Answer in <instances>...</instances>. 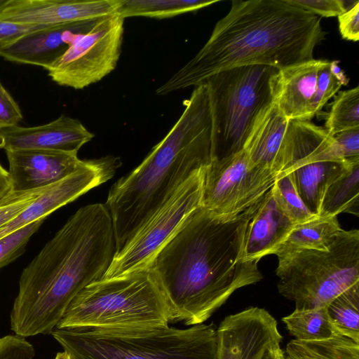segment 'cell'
<instances>
[{"label": "cell", "instance_id": "obj_41", "mask_svg": "<svg viewBox=\"0 0 359 359\" xmlns=\"http://www.w3.org/2000/svg\"><path fill=\"white\" fill-rule=\"evenodd\" d=\"M283 351L280 346V344H274L269 347L264 353L261 359H285Z\"/></svg>", "mask_w": 359, "mask_h": 359}, {"label": "cell", "instance_id": "obj_40", "mask_svg": "<svg viewBox=\"0 0 359 359\" xmlns=\"http://www.w3.org/2000/svg\"><path fill=\"white\" fill-rule=\"evenodd\" d=\"M330 70L332 76L341 84L346 85L348 79L341 68L339 66V62L337 60L330 61Z\"/></svg>", "mask_w": 359, "mask_h": 359}, {"label": "cell", "instance_id": "obj_12", "mask_svg": "<svg viewBox=\"0 0 359 359\" xmlns=\"http://www.w3.org/2000/svg\"><path fill=\"white\" fill-rule=\"evenodd\" d=\"M276 177L252 164L243 150L215 157L204 169L200 205L219 215L240 212L260 201Z\"/></svg>", "mask_w": 359, "mask_h": 359}, {"label": "cell", "instance_id": "obj_3", "mask_svg": "<svg viewBox=\"0 0 359 359\" xmlns=\"http://www.w3.org/2000/svg\"><path fill=\"white\" fill-rule=\"evenodd\" d=\"M325 34L319 16L286 0H234L204 46L156 93L195 87L236 67L262 65L280 69L311 60Z\"/></svg>", "mask_w": 359, "mask_h": 359}, {"label": "cell", "instance_id": "obj_11", "mask_svg": "<svg viewBox=\"0 0 359 359\" xmlns=\"http://www.w3.org/2000/svg\"><path fill=\"white\" fill-rule=\"evenodd\" d=\"M124 20L118 13L97 20L47 69L48 76L60 86L81 90L110 74L121 53Z\"/></svg>", "mask_w": 359, "mask_h": 359}, {"label": "cell", "instance_id": "obj_21", "mask_svg": "<svg viewBox=\"0 0 359 359\" xmlns=\"http://www.w3.org/2000/svg\"><path fill=\"white\" fill-rule=\"evenodd\" d=\"M288 120L273 100L257 114L243 151L250 162L277 175V164Z\"/></svg>", "mask_w": 359, "mask_h": 359}, {"label": "cell", "instance_id": "obj_31", "mask_svg": "<svg viewBox=\"0 0 359 359\" xmlns=\"http://www.w3.org/2000/svg\"><path fill=\"white\" fill-rule=\"evenodd\" d=\"M341 86L330 72V61L324 60L318 72L316 91L312 103L313 116L321 111L327 101L336 95Z\"/></svg>", "mask_w": 359, "mask_h": 359}, {"label": "cell", "instance_id": "obj_44", "mask_svg": "<svg viewBox=\"0 0 359 359\" xmlns=\"http://www.w3.org/2000/svg\"><path fill=\"white\" fill-rule=\"evenodd\" d=\"M285 359H292V358H289V357L286 356V357L285 358Z\"/></svg>", "mask_w": 359, "mask_h": 359}, {"label": "cell", "instance_id": "obj_37", "mask_svg": "<svg viewBox=\"0 0 359 359\" xmlns=\"http://www.w3.org/2000/svg\"><path fill=\"white\" fill-rule=\"evenodd\" d=\"M22 118L18 104L0 82V130L18 126Z\"/></svg>", "mask_w": 359, "mask_h": 359}, {"label": "cell", "instance_id": "obj_30", "mask_svg": "<svg viewBox=\"0 0 359 359\" xmlns=\"http://www.w3.org/2000/svg\"><path fill=\"white\" fill-rule=\"evenodd\" d=\"M46 218L39 219L0 239V269L18 258Z\"/></svg>", "mask_w": 359, "mask_h": 359}, {"label": "cell", "instance_id": "obj_9", "mask_svg": "<svg viewBox=\"0 0 359 359\" xmlns=\"http://www.w3.org/2000/svg\"><path fill=\"white\" fill-rule=\"evenodd\" d=\"M351 161L339 157L334 137L325 128L309 121H290L278 156L277 175L290 172L302 200L318 215L325 189Z\"/></svg>", "mask_w": 359, "mask_h": 359}, {"label": "cell", "instance_id": "obj_42", "mask_svg": "<svg viewBox=\"0 0 359 359\" xmlns=\"http://www.w3.org/2000/svg\"><path fill=\"white\" fill-rule=\"evenodd\" d=\"M55 359H72V358L68 353L64 351L57 353Z\"/></svg>", "mask_w": 359, "mask_h": 359}, {"label": "cell", "instance_id": "obj_24", "mask_svg": "<svg viewBox=\"0 0 359 359\" xmlns=\"http://www.w3.org/2000/svg\"><path fill=\"white\" fill-rule=\"evenodd\" d=\"M292 359H359V343L340 334L320 341L292 339L286 346Z\"/></svg>", "mask_w": 359, "mask_h": 359}, {"label": "cell", "instance_id": "obj_18", "mask_svg": "<svg viewBox=\"0 0 359 359\" xmlns=\"http://www.w3.org/2000/svg\"><path fill=\"white\" fill-rule=\"evenodd\" d=\"M96 20L57 25L32 32L4 48L0 57L18 64L40 66L47 70L93 27Z\"/></svg>", "mask_w": 359, "mask_h": 359}, {"label": "cell", "instance_id": "obj_27", "mask_svg": "<svg viewBox=\"0 0 359 359\" xmlns=\"http://www.w3.org/2000/svg\"><path fill=\"white\" fill-rule=\"evenodd\" d=\"M282 321L289 333L299 341H320L337 334L328 319L326 307L303 311L294 310L283 317Z\"/></svg>", "mask_w": 359, "mask_h": 359}, {"label": "cell", "instance_id": "obj_23", "mask_svg": "<svg viewBox=\"0 0 359 359\" xmlns=\"http://www.w3.org/2000/svg\"><path fill=\"white\" fill-rule=\"evenodd\" d=\"M341 212L359 215V159L351 161L327 187L318 216L337 217Z\"/></svg>", "mask_w": 359, "mask_h": 359}, {"label": "cell", "instance_id": "obj_10", "mask_svg": "<svg viewBox=\"0 0 359 359\" xmlns=\"http://www.w3.org/2000/svg\"><path fill=\"white\" fill-rule=\"evenodd\" d=\"M205 168L192 173L168 202L120 251L114 254L102 278H114L148 268L187 217L200 206Z\"/></svg>", "mask_w": 359, "mask_h": 359}, {"label": "cell", "instance_id": "obj_4", "mask_svg": "<svg viewBox=\"0 0 359 359\" xmlns=\"http://www.w3.org/2000/svg\"><path fill=\"white\" fill-rule=\"evenodd\" d=\"M183 104L181 116L163 139L109 191L105 206L112 220L116 252L192 173L217 157L213 100L208 83L195 86Z\"/></svg>", "mask_w": 359, "mask_h": 359}, {"label": "cell", "instance_id": "obj_43", "mask_svg": "<svg viewBox=\"0 0 359 359\" xmlns=\"http://www.w3.org/2000/svg\"><path fill=\"white\" fill-rule=\"evenodd\" d=\"M7 0H0V9L4 6Z\"/></svg>", "mask_w": 359, "mask_h": 359}, {"label": "cell", "instance_id": "obj_1", "mask_svg": "<svg viewBox=\"0 0 359 359\" xmlns=\"http://www.w3.org/2000/svg\"><path fill=\"white\" fill-rule=\"evenodd\" d=\"M261 200L228 215L200 205L154 257L148 268L165 294L172 322L203 324L236 290L263 278L258 262L243 259L245 231Z\"/></svg>", "mask_w": 359, "mask_h": 359}, {"label": "cell", "instance_id": "obj_33", "mask_svg": "<svg viewBox=\"0 0 359 359\" xmlns=\"http://www.w3.org/2000/svg\"><path fill=\"white\" fill-rule=\"evenodd\" d=\"M34 346L25 337L6 335L0 338V359H34Z\"/></svg>", "mask_w": 359, "mask_h": 359}, {"label": "cell", "instance_id": "obj_6", "mask_svg": "<svg viewBox=\"0 0 359 359\" xmlns=\"http://www.w3.org/2000/svg\"><path fill=\"white\" fill-rule=\"evenodd\" d=\"M172 313L154 273L144 269L102 278L71 302L57 328H107L168 325Z\"/></svg>", "mask_w": 359, "mask_h": 359}, {"label": "cell", "instance_id": "obj_16", "mask_svg": "<svg viewBox=\"0 0 359 359\" xmlns=\"http://www.w3.org/2000/svg\"><path fill=\"white\" fill-rule=\"evenodd\" d=\"M13 191H27L54 184L83 167L77 153L27 149L6 151Z\"/></svg>", "mask_w": 359, "mask_h": 359}, {"label": "cell", "instance_id": "obj_14", "mask_svg": "<svg viewBox=\"0 0 359 359\" xmlns=\"http://www.w3.org/2000/svg\"><path fill=\"white\" fill-rule=\"evenodd\" d=\"M114 177V170L104 158L90 159L65 179L50 186L22 212L0 226V239L72 202L89 190Z\"/></svg>", "mask_w": 359, "mask_h": 359}, {"label": "cell", "instance_id": "obj_36", "mask_svg": "<svg viewBox=\"0 0 359 359\" xmlns=\"http://www.w3.org/2000/svg\"><path fill=\"white\" fill-rule=\"evenodd\" d=\"M54 25H36L0 21V53L21 37Z\"/></svg>", "mask_w": 359, "mask_h": 359}, {"label": "cell", "instance_id": "obj_2", "mask_svg": "<svg viewBox=\"0 0 359 359\" xmlns=\"http://www.w3.org/2000/svg\"><path fill=\"white\" fill-rule=\"evenodd\" d=\"M115 252L105 205L79 208L23 269L11 330L22 337L50 334L73 299L104 277Z\"/></svg>", "mask_w": 359, "mask_h": 359}, {"label": "cell", "instance_id": "obj_19", "mask_svg": "<svg viewBox=\"0 0 359 359\" xmlns=\"http://www.w3.org/2000/svg\"><path fill=\"white\" fill-rule=\"evenodd\" d=\"M324 60L312 59L278 70L273 79V102L290 121H310L318 72Z\"/></svg>", "mask_w": 359, "mask_h": 359}, {"label": "cell", "instance_id": "obj_35", "mask_svg": "<svg viewBox=\"0 0 359 359\" xmlns=\"http://www.w3.org/2000/svg\"><path fill=\"white\" fill-rule=\"evenodd\" d=\"M333 137L340 158L347 161L359 159V128L342 131Z\"/></svg>", "mask_w": 359, "mask_h": 359}, {"label": "cell", "instance_id": "obj_22", "mask_svg": "<svg viewBox=\"0 0 359 359\" xmlns=\"http://www.w3.org/2000/svg\"><path fill=\"white\" fill-rule=\"evenodd\" d=\"M341 230L337 216H317L295 224L273 255L278 257L302 250H327Z\"/></svg>", "mask_w": 359, "mask_h": 359}, {"label": "cell", "instance_id": "obj_15", "mask_svg": "<svg viewBox=\"0 0 359 359\" xmlns=\"http://www.w3.org/2000/svg\"><path fill=\"white\" fill-rule=\"evenodd\" d=\"M121 0H7L0 21L36 25L95 20L115 13Z\"/></svg>", "mask_w": 359, "mask_h": 359}, {"label": "cell", "instance_id": "obj_34", "mask_svg": "<svg viewBox=\"0 0 359 359\" xmlns=\"http://www.w3.org/2000/svg\"><path fill=\"white\" fill-rule=\"evenodd\" d=\"M287 3L317 16L338 17L346 9L341 0H286Z\"/></svg>", "mask_w": 359, "mask_h": 359}, {"label": "cell", "instance_id": "obj_29", "mask_svg": "<svg viewBox=\"0 0 359 359\" xmlns=\"http://www.w3.org/2000/svg\"><path fill=\"white\" fill-rule=\"evenodd\" d=\"M272 189L282 209L296 224L318 216L311 212L302 200L290 172L278 173Z\"/></svg>", "mask_w": 359, "mask_h": 359}, {"label": "cell", "instance_id": "obj_5", "mask_svg": "<svg viewBox=\"0 0 359 359\" xmlns=\"http://www.w3.org/2000/svg\"><path fill=\"white\" fill-rule=\"evenodd\" d=\"M53 338L72 359H216L213 323L107 328L55 327Z\"/></svg>", "mask_w": 359, "mask_h": 359}, {"label": "cell", "instance_id": "obj_13", "mask_svg": "<svg viewBox=\"0 0 359 359\" xmlns=\"http://www.w3.org/2000/svg\"><path fill=\"white\" fill-rule=\"evenodd\" d=\"M277 325L266 309L255 306L226 316L217 328L216 359H261L282 341Z\"/></svg>", "mask_w": 359, "mask_h": 359}, {"label": "cell", "instance_id": "obj_7", "mask_svg": "<svg viewBox=\"0 0 359 359\" xmlns=\"http://www.w3.org/2000/svg\"><path fill=\"white\" fill-rule=\"evenodd\" d=\"M278 290L295 311L326 307L359 283V231L341 230L327 250H302L277 257Z\"/></svg>", "mask_w": 359, "mask_h": 359}, {"label": "cell", "instance_id": "obj_20", "mask_svg": "<svg viewBox=\"0 0 359 359\" xmlns=\"http://www.w3.org/2000/svg\"><path fill=\"white\" fill-rule=\"evenodd\" d=\"M295 224L279 205L271 187L248 224L243 260L258 262L263 257L273 255Z\"/></svg>", "mask_w": 359, "mask_h": 359}, {"label": "cell", "instance_id": "obj_38", "mask_svg": "<svg viewBox=\"0 0 359 359\" xmlns=\"http://www.w3.org/2000/svg\"><path fill=\"white\" fill-rule=\"evenodd\" d=\"M339 29L346 40L358 41L359 39V1L338 16Z\"/></svg>", "mask_w": 359, "mask_h": 359}, {"label": "cell", "instance_id": "obj_26", "mask_svg": "<svg viewBox=\"0 0 359 359\" xmlns=\"http://www.w3.org/2000/svg\"><path fill=\"white\" fill-rule=\"evenodd\" d=\"M326 311L337 334L359 343V283L332 299L326 306Z\"/></svg>", "mask_w": 359, "mask_h": 359}, {"label": "cell", "instance_id": "obj_39", "mask_svg": "<svg viewBox=\"0 0 359 359\" xmlns=\"http://www.w3.org/2000/svg\"><path fill=\"white\" fill-rule=\"evenodd\" d=\"M9 174L0 164V202L13 193Z\"/></svg>", "mask_w": 359, "mask_h": 359}, {"label": "cell", "instance_id": "obj_8", "mask_svg": "<svg viewBox=\"0 0 359 359\" xmlns=\"http://www.w3.org/2000/svg\"><path fill=\"white\" fill-rule=\"evenodd\" d=\"M278 69L251 65L222 71L209 78L215 116L216 156L240 152L259 111L273 100Z\"/></svg>", "mask_w": 359, "mask_h": 359}, {"label": "cell", "instance_id": "obj_28", "mask_svg": "<svg viewBox=\"0 0 359 359\" xmlns=\"http://www.w3.org/2000/svg\"><path fill=\"white\" fill-rule=\"evenodd\" d=\"M359 128V86L340 91L334 97L325 122V130L334 136Z\"/></svg>", "mask_w": 359, "mask_h": 359}, {"label": "cell", "instance_id": "obj_25", "mask_svg": "<svg viewBox=\"0 0 359 359\" xmlns=\"http://www.w3.org/2000/svg\"><path fill=\"white\" fill-rule=\"evenodd\" d=\"M218 1V0H121V5L116 13L124 19L130 17L164 19L194 12Z\"/></svg>", "mask_w": 359, "mask_h": 359}, {"label": "cell", "instance_id": "obj_32", "mask_svg": "<svg viewBox=\"0 0 359 359\" xmlns=\"http://www.w3.org/2000/svg\"><path fill=\"white\" fill-rule=\"evenodd\" d=\"M48 187L27 191H13L0 202V226L15 217Z\"/></svg>", "mask_w": 359, "mask_h": 359}, {"label": "cell", "instance_id": "obj_17", "mask_svg": "<svg viewBox=\"0 0 359 359\" xmlns=\"http://www.w3.org/2000/svg\"><path fill=\"white\" fill-rule=\"evenodd\" d=\"M94 136L78 119L61 115L41 126L27 128L13 126L0 130V149L78 153Z\"/></svg>", "mask_w": 359, "mask_h": 359}]
</instances>
